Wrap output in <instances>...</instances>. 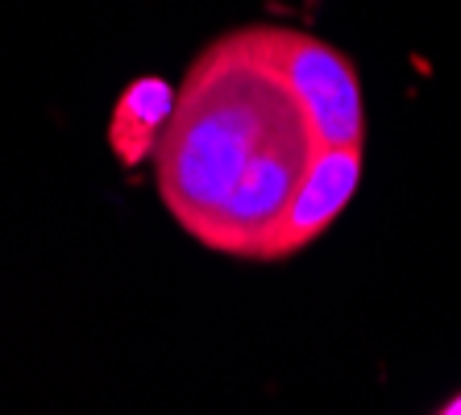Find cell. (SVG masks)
<instances>
[{
	"label": "cell",
	"instance_id": "cell-4",
	"mask_svg": "<svg viewBox=\"0 0 461 415\" xmlns=\"http://www.w3.org/2000/svg\"><path fill=\"white\" fill-rule=\"evenodd\" d=\"M175 92L179 87H171L158 75H141L117 96L113 117H108V146L117 149L125 167L154 158V149L167 133V121L175 113Z\"/></svg>",
	"mask_w": 461,
	"mask_h": 415
},
{
	"label": "cell",
	"instance_id": "cell-5",
	"mask_svg": "<svg viewBox=\"0 0 461 415\" xmlns=\"http://www.w3.org/2000/svg\"><path fill=\"white\" fill-rule=\"evenodd\" d=\"M437 415H461V391L453 394V399H449V403H445V407H440Z\"/></svg>",
	"mask_w": 461,
	"mask_h": 415
},
{
	"label": "cell",
	"instance_id": "cell-3",
	"mask_svg": "<svg viewBox=\"0 0 461 415\" xmlns=\"http://www.w3.org/2000/svg\"><path fill=\"white\" fill-rule=\"evenodd\" d=\"M357 179H362V146H321L316 162L303 175L300 192L291 195L287 212L275 229L267 262H283V257L300 254L316 237L329 233L337 216L354 200Z\"/></svg>",
	"mask_w": 461,
	"mask_h": 415
},
{
	"label": "cell",
	"instance_id": "cell-1",
	"mask_svg": "<svg viewBox=\"0 0 461 415\" xmlns=\"http://www.w3.org/2000/svg\"><path fill=\"white\" fill-rule=\"evenodd\" d=\"M316 154L321 141L303 104L262 54L254 25H241L187 67L154 149V175L183 233L225 257L267 262Z\"/></svg>",
	"mask_w": 461,
	"mask_h": 415
},
{
	"label": "cell",
	"instance_id": "cell-2",
	"mask_svg": "<svg viewBox=\"0 0 461 415\" xmlns=\"http://www.w3.org/2000/svg\"><path fill=\"white\" fill-rule=\"evenodd\" d=\"M254 33L262 54L279 67V75L303 104L316 141L321 146H366L362 79L349 54L291 25H254Z\"/></svg>",
	"mask_w": 461,
	"mask_h": 415
}]
</instances>
